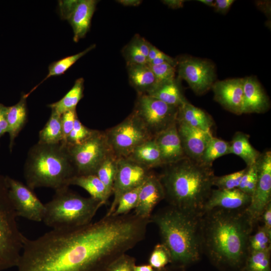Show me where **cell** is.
I'll return each instance as SVG.
<instances>
[{"instance_id":"1","label":"cell","mask_w":271,"mask_h":271,"mask_svg":"<svg viewBox=\"0 0 271 271\" xmlns=\"http://www.w3.org/2000/svg\"><path fill=\"white\" fill-rule=\"evenodd\" d=\"M150 223L133 213L104 215L82 227L25 236L18 271H106L145 239Z\"/></svg>"},{"instance_id":"2","label":"cell","mask_w":271,"mask_h":271,"mask_svg":"<svg viewBox=\"0 0 271 271\" xmlns=\"http://www.w3.org/2000/svg\"><path fill=\"white\" fill-rule=\"evenodd\" d=\"M255 225L246 210L215 208L203 213L202 253L220 271H243Z\"/></svg>"},{"instance_id":"3","label":"cell","mask_w":271,"mask_h":271,"mask_svg":"<svg viewBox=\"0 0 271 271\" xmlns=\"http://www.w3.org/2000/svg\"><path fill=\"white\" fill-rule=\"evenodd\" d=\"M202 214L169 205L152 213L150 222L157 226L161 243L170 253L171 265L185 268L200 259Z\"/></svg>"},{"instance_id":"4","label":"cell","mask_w":271,"mask_h":271,"mask_svg":"<svg viewBox=\"0 0 271 271\" xmlns=\"http://www.w3.org/2000/svg\"><path fill=\"white\" fill-rule=\"evenodd\" d=\"M212 165L186 157L166 165L159 176L169 205L179 209L202 213L213 186Z\"/></svg>"},{"instance_id":"5","label":"cell","mask_w":271,"mask_h":271,"mask_svg":"<svg viewBox=\"0 0 271 271\" xmlns=\"http://www.w3.org/2000/svg\"><path fill=\"white\" fill-rule=\"evenodd\" d=\"M26 185L32 190L50 188L55 191L69 187L76 175L66 144L37 143L28 152L24 168Z\"/></svg>"},{"instance_id":"6","label":"cell","mask_w":271,"mask_h":271,"mask_svg":"<svg viewBox=\"0 0 271 271\" xmlns=\"http://www.w3.org/2000/svg\"><path fill=\"white\" fill-rule=\"evenodd\" d=\"M101 203L91 197H84L65 188L55 191L45 204L44 223L52 229H69L92 222Z\"/></svg>"},{"instance_id":"7","label":"cell","mask_w":271,"mask_h":271,"mask_svg":"<svg viewBox=\"0 0 271 271\" xmlns=\"http://www.w3.org/2000/svg\"><path fill=\"white\" fill-rule=\"evenodd\" d=\"M17 217L7 177L0 174V271L17 267L21 257L25 236L19 229Z\"/></svg>"},{"instance_id":"8","label":"cell","mask_w":271,"mask_h":271,"mask_svg":"<svg viewBox=\"0 0 271 271\" xmlns=\"http://www.w3.org/2000/svg\"><path fill=\"white\" fill-rule=\"evenodd\" d=\"M76 175L95 174L103 163L114 154L106 132L93 130L83 142L76 145H66Z\"/></svg>"},{"instance_id":"9","label":"cell","mask_w":271,"mask_h":271,"mask_svg":"<svg viewBox=\"0 0 271 271\" xmlns=\"http://www.w3.org/2000/svg\"><path fill=\"white\" fill-rule=\"evenodd\" d=\"M106 132L109 144L117 158H126L142 143L154 139L133 112Z\"/></svg>"},{"instance_id":"10","label":"cell","mask_w":271,"mask_h":271,"mask_svg":"<svg viewBox=\"0 0 271 271\" xmlns=\"http://www.w3.org/2000/svg\"><path fill=\"white\" fill-rule=\"evenodd\" d=\"M178 108L147 94H140L133 113L154 137L177 122Z\"/></svg>"},{"instance_id":"11","label":"cell","mask_w":271,"mask_h":271,"mask_svg":"<svg viewBox=\"0 0 271 271\" xmlns=\"http://www.w3.org/2000/svg\"><path fill=\"white\" fill-rule=\"evenodd\" d=\"M178 78L185 80L197 95L211 89L215 79L213 64L208 60L191 56L177 60Z\"/></svg>"},{"instance_id":"12","label":"cell","mask_w":271,"mask_h":271,"mask_svg":"<svg viewBox=\"0 0 271 271\" xmlns=\"http://www.w3.org/2000/svg\"><path fill=\"white\" fill-rule=\"evenodd\" d=\"M6 177L9 196L17 216L35 222L43 221L45 204L38 198L34 190L18 180Z\"/></svg>"},{"instance_id":"13","label":"cell","mask_w":271,"mask_h":271,"mask_svg":"<svg viewBox=\"0 0 271 271\" xmlns=\"http://www.w3.org/2000/svg\"><path fill=\"white\" fill-rule=\"evenodd\" d=\"M258 178L251 202L246 211L253 223L260 221L267 205L271 202V152L260 155L257 161Z\"/></svg>"},{"instance_id":"14","label":"cell","mask_w":271,"mask_h":271,"mask_svg":"<svg viewBox=\"0 0 271 271\" xmlns=\"http://www.w3.org/2000/svg\"><path fill=\"white\" fill-rule=\"evenodd\" d=\"M148 171L127 158L118 159L117 172L112 189L113 199L105 216L112 215L124 193L144 183L150 173Z\"/></svg>"},{"instance_id":"15","label":"cell","mask_w":271,"mask_h":271,"mask_svg":"<svg viewBox=\"0 0 271 271\" xmlns=\"http://www.w3.org/2000/svg\"><path fill=\"white\" fill-rule=\"evenodd\" d=\"M97 2L95 0L59 1L61 17L71 25L75 42L83 38L89 31Z\"/></svg>"},{"instance_id":"16","label":"cell","mask_w":271,"mask_h":271,"mask_svg":"<svg viewBox=\"0 0 271 271\" xmlns=\"http://www.w3.org/2000/svg\"><path fill=\"white\" fill-rule=\"evenodd\" d=\"M211 89L215 100L223 108L236 115L243 114V78L214 82Z\"/></svg>"},{"instance_id":"17","label":"cell","mask_w":271,"mask_h":271,"mask_svg":"<svg viewBox=\"0 0 271 271\" xmlns=\"http://www.w3.org/2000/svg\"><path fill=\"white\" fill-rule=\"evenodd\" d=\"M165 198L159 176L150 173L142 185L133 213L141 218L150 220L156 205Z\"/></svg>"},{"instance_id":"18","label":"cell","mask_w":271,"mask_h":271,"mask_svg":"<svg viewBox=\"0 0 271 271\" xmlns=\"http://www.w3.org/2000/svg\"><path fill=\"white\" fill-rule=\"evenodd\" d=\"M178 134L186 157L200 162L208 144L213 137L211 131H205L177 121Z\"/></svg>"},{"instance_id":"19","label":"cell","mask_w":271,"mask_h":271,"mask_svg":"<svg viewBox=\"0 0 271 271\" xmlns=\"http://www.w3.org/2000/svg\"><path fill=\"white\" fill-rule=\"evenodd\" d=\"M251 198L250 196L238 188L212 189L204 205L202 213L215 208L230 210H246L250 203Z\"/></svg>"},{"instance_id":"20","label":"cell","mask_w":271,"mask_h":271,"mask_svg":"<svg viewBox=\"0 0 271 271\" xmlns=\"http://www.w3.org/2000/svg\"><path fill=\"white\" fill-rule=\"evenodd\" d=\"M159 149L163 165L175 163L186 158L178 134L177 122L154 138Z\"/></svg>"},{"instance_id":"21","label":"cell","mask_w":271,"mask_h":271,"mask_svg":"<svg viewBox=\"0 0 271 271\" xmlns=\"http://www.w3.org/2000/svg\"><path fill=\"white\" fill-rule=\"evenodd\" d=\"M243 113H263L269 107L268 97L253 76L243 78Z\"/></svg>"},{"instance_id":"22","label":"cell","mask_w":271,"mask_h":271,"mask_svg":"<svg viewBox=\"0 0 271 271\" xmlns=\"http://www.w3.org/2000/svg\"><path fill=\"white\" fill-rule=\"evenodd\" d=\"M131 85L140 94H148L158 86L159 83L148 64L127 65Z\"/></svg>"},{"instance_id":"23","label":"cell","mask_w":271,"mask_h":271,"mask_svg":"<svg viewBox=\"0 0 271 271\" xmlns=\"http://www.w3.org/2000/svg\"><path fill=\"white\" fill-rule=\"evenodd\" d=\"M177 121L205 131H211L214 123L210 115L187 100L178 107Z\"/></svg>"},{"instance_id":"24","label":"cell","mask_w":271,"mask_h":271,"mask_svg":"<svg viewBox=\"0 0 271 271\" xmlns=\"http://www.w3.org/2000/svg\"><path fill=\"white\" fill-rule=\"evenodd\" d=\"M27 94H23L16 104L7 106L8 132L10 137L9 149L12 151L15 140L25 125L27 120Z\"/></svg>"},{"instance_id":"25","label":"cell","mask_w":271,"mask_h":271,"mask_svg":"<svg viewBox=\"0 0 271 271\" xmlns=\"http://www.w3.org/2000/svg\"><path fill=\"white\" fill-rule=\"evenodd\" d=\"M125 158L148 170L163 166L159 149L154 139L138 146Z\"/></svg>"},{"instance_id":"26","label":"cell","mask_w":271,"mask_h":271,"mask_svg":"<svg viewBox=\"0 0 271 271\" xmlns=\"http://www.w3.org/2000/svg\"><path fill=\"white\" fill-rule=\"evenodd\" d=\"M230 154H234L241 158L247 167L257 162L260 153L250 144L249 136L240 131L236 132L230 142Z\"/></svg>"},{"instance_id":"27","label":"cell","mask_w":271,"mask_h":271,"mask_svg":"<svg viewBox=\"0 0 271 271\" xmlns=\"http://www.w3.org/2000/svg\"><path fill=\"white\" fill-rule=\"evenodd\" d=\"M76 185L85 190L90 197L104 205L108 201L105 188L95 174L75 175L69 182V186Z\"/></svg>"},{"instance_id":"28","label":"cell","mask_w":271,"mask_h":271,"mask_svg":"<svg viewBox=\"0 0 271 271\" xmlns=\"http://www.w3.org/2000/svg\"><path fill=\"white\" fill-rule=\"evenodd\" d=\"M147 95L177 107L187 101L175 79L159 85Z\"/></svg>"},{"instance_id":"29","label":"cell","mask_w":271,"mask_h":271,"mask_svg":"<svg viewBox=\"0 0 271 271\" xmlns=\"http://www.w3.org/2000/svg\"><path fill=\"white\" fill-rule=\"evenodd\" d=\"M84 79L76 80L72 88L59 101L48 106L61 115L68 111L75 110L76 107L83 96Z\"/></svg>"},{"instance_id":"30","label":"cell","mask_w":271,"mask_h":271,"mask_svg":"<svg viewBox=\"0 0 271 271\" xmlns=\"http://www.w3.org/2000/svg\"><path fill=\"white\" fill-rule=\"evenodd\" d=\"M63 140L61 115L51 110L48 120L39 132L38 143L53 145L59 144Z\"/></svg>"},{"instance_id":"31","label":"cell","mask_w":271,"mask_h":271,"mask_svg":"<svg viewBox=\"0 0 271 271\" xmlns=\"http://www.w3.org/2000/svg\"><path fill=\"white\" fill-rule=\"evenodd\" d=\"M118 159L114 154L108 157L97 170L95 175L104 185L107 200L111 193L117 169Z\"/></svg>"},{"instance_id":"32","label":"cell","mask_w":271,"mask_h":271,"mask_svg":"<svg viewBox=\"0 0 271 271\" xmlns=\"http://www.w3.org/2000/svg\"><path fill=\"white\" fill-rule=\"evenodd\" d=\"M95 44L90 45L82 52L73 55L62 58L51 63L48 68V73L46 77L36 86L34 87L29 93V95L42 83L52 76H59L64 74L77 60L89 51L95 48Z\"/></svg>"},{"instance_id":"33","label":"cell","mask_w":271,"mask_h":271,"mask_svg":"<svg viewBox=\"0 0 271 271\" xmlns=\"http://www.w3.org/2000/svg\"><path fill=\"white\" fill-rule=\"evenodd\" d=\"M230 142L213 137L200 160V163L207 165H212L217 158L230 154Z\"/></svg>"},{"instance_id":"34","label":"cell","mask_w":271,"mask_h":271,"mask_svg":"<svg viewBox=\"0 0 271 271\" xmlns=\"http://www.w3.org/2000/svg\"><path fill=\"white\" fill-rule=\"evenodd\" d=\"M271 249L249 252L243 271H271Z\"/></svg>"},{"instance_id":"35","label":"cell","mask_w":271,"mask_h":271,"mask_svg":"<svg viewBox=\"0 0 271 271\" xmlns=\"http://www.w3.org/2000/svg\"><path fill=\"white\" fill-rule=\"evenodd\" d=\"M142 184L124 193L120 197L114 211L111 215H125L129 213L131 210H134L138 203L139 195Z\"/></svg>"},{"instance_id":"36","label":"cell","mask_w":271,"mask_h":271,"mask_svg":"<svg viewBox=\"0 0 271 271\" xmlns=\"http://www.w3.org/2000/svg\"><path fill=\"white\" fill-rule=\"evenodd\" d=\"M248 246L249 252L271 249V233L262 225H258L249 237Z\"/></svg>"},{"instance_id":"37","label":"cell","mask_w":271,"mask_h":271,"mask_svg":"<svg viewBox=\"0 0 271 271\" xmlns=\"http://www.w3.org/2000/svg\"><path fill=\"white\" fill-rule=\"evenodd\" d=\"M171 264V256L166 247L162 243L157 244L150 255L149 264L155 269L159 270Z\"/></svg>"},{"instance_id":"38","label":"cell","mask_w":271,"mask_h":271,"mask_svg":"<svg viewBox=\"0 0 271 271\" xmlns=\"http://www.w3.org/2000/svg\"><path fill=\"white\" fill-rule=\"evenodd\" d=\"M246 169V168L240 171L222 176H215L213 179V186H215L218 189L223 190L238 188Z\"/></svg>"},{"instance_id":"39","label":"cell","mask_w":271,"mask_h":271,"mask_svg":"<svg viewBox=\"0 0 271 271\" xmlns=\"http://www.w3.org/2000/svg\"><path fill=\"white\" fill-rule=\"evenodd\" d=\"M258 178V169L256 164L246 167L238 189L248 195H252Z\"/></svg>"},{"instance_id":"40","label":"cell","mask_w":271,"mask_h":271,"mask_svg":"<svg viewBox=\"0 0 271 271\" xmlns=\"http://www.w3.org/2000/svg\"><path fill=\"white\" fill-rule=\"evenodd\" d=\"M93 131V129H89L84 126L77 117L73 127L67 138L66 145L80 144L88 138Z\"/></svg>"},{"instance_id":"41","label":"cell","mask_w":271,"mask_h":271,"mask_svg":"<svg viewBox=\"0 0 271 271\" xmlns=\"http://www.w3.org/2000/svg\"><path fill=\"white\" fill-rule=\"evenodd\" d=\"M149 65L157 79L159 85L175 79L176 67L168 63Z\"/></svg>"},{"instance_id":"42","label":"cell","mask_w":271,"mask_h":271,"mask_svg":"<svg viewBox=\"0 0 271 271\" xmlns=\"http://www.w3.org/2000/svg\"><path fill=\"white\" fill-rule=\"evenodd\" d=\"M122 51L127 65L148 64L147 58L140 52L132 41L124 48Z\"/></svg>"},{"instance_id":"43","label":"cell","mask_w":271,"mask_h":271,"mask_svg":"<svg viewBox=\"0 0 271 271\" xmlns=\"http://www.w3.org/2000/svg\"><path fill=\"white\" fill-rule=\"evenodd\" d=\"M136 262L134 257L126 253L112 261L106 271H133Z\"/></svg>"},{"instance_id":"44","label":"cell","mask_w":271,"mask_h":271,"mask_svg":"<svg viewBox=\"0 0 271 271\" xmlns=\"http://www.w3.org/2000/svg\"><path fill=\"white\" fill-rule=\"evenodd\" d=\"M77 117L76 109L68 111L61 115V121L63 136L62 143L66 144L67 138L72 130L75 120Z\"/></svg>"},{"instance_id":"45","label":"cell","mask_w":271,"mask_h":271,"mask_svg":"<svg viewBox=\"0 0 271 271\" xmlns=\"http://www.w3.org/2000/svg\"><path fill=\"white\" fill-rule=\"evenodd\" d=\"M132 41L140 52L147 58L151 44L148 42L145 38L141 37L138 35H135Z\"/></svg>"},{"instance_id":"46","label":"cell","mask_w":271,"mask_h":271,"mask_svg":"<svg viewBox=\"0 0 271 271\" xmlns=\"http://www.w3.org/2000/svg\"><path fill=\"white\" fill-rule=\"evenodd\" d=\"M164 63H168L175 67H176L177 61V60L174 59L172 57L162 52L157 57L148 64L150 65H156Z\"/></svg>"},{"instance_id":"47","label":"cell","mask_w":271,"mask_h":271,"mask_svg":"<svg viewBox=\"0 0 271 271\" xmlns=\"http://www.w3.org/2000/svg\"><path fill=\"white\" fill-rule=\"evenodd\" d=\"M7 113V106L0 103V139L6 132H8Z\"/></svg>"},{"instance_id":"48","label":"cell","mask_w":271,"mask_h":271,"mask_svg":"<svg viewBox=\"0 0 271 271\" xmlns=\"http://www.w3.org/2000/svg\"><path fill=\"white\" fill-rule=\"evenodd\" d=\"M234 0H216L213 8L217 13L225 14L229 11Z\"/></svg>"},{"instance_id":"49","label":"cell","mask_w":271,"mask_h":271,"mask_svg":"<svg viewBox=\"0 0 271 271\" xmlns=\"http://www.w3.org/2000/svg\"><path fill=\"white\" fill-rule=\"evenodd\" d=\"M260 221L262 222V225L271 233V202L267 205L263 211Z\"/></svg>"},{"instance_id":"50","label":"cell","mask_w":271,"mask_h":271,"mask_svg":"<svg viewBox=\"0 0 271 271\" xmlns=\"http://www.w3.org/2000/svg\"><path fill=\"white\" fill-rule=\"evenodd\" d=\"M169 8L176 9L182 8L185 1L184 0H164L162 1Z\"/></svg>"},{"instance_id":"51","label":"cell","mask_w":271,"mask_h":271,"mask_svg":"<svg viewBox=\"0 0 271 271\" xmlns=\"http://www.w3.org/2000/svg\"><path fill=\"white\" fill-rule=\"evenodd\" d=\"M161 52L162 51L161 50L158 49L155 46L151 44L147 58L148 63H150L155 58L157 57Z\"/></svg>"},{"instance_id":"52","label":"cell","mask_w":271,"mask_h":271,"mask_svg":"<svg viewBox=\"0 0 271 271\" xmlns=\"http://www.w3.org/2000/svg\"><path fill=\"white\" fill-rule=\"evenodd\" d=\"M118 3L124 6L137 7L139 6L142 2L140 0H119L116 1Z\"/></svg>"},{"instance_id":"53","label":"cell","mask_w":271,"mask_h":271,"mask_svg":"<svg viewBox=\"0 0 271 271\" xmlns=\"http://www.w3.org/2000/svg\"><path fill=\"white\" fill-rule=\"evenodd\" d=\"M133 271H156L151 265L148 264H143L134 266Z\"/></svg>"},{"instance_id":"54","label":"cell","mask_w":271,"mask_h":271,"mask_svg":"<svg viewBox=\"0 0 271 271\" xmlns=\"http://www.w3.org/2000/svg\"><path fill=\"white\" fill-rule=\"evenodd\" d=\"M156 271H185V268L171 265Z\"/></svg>"},{"instance_id":"55","label":"cell","mask_w":271,"mask_h":271,"mask_svg":"<svg viewBox=\"0 0 271 271\" xmlns=\"http://www.w3.org/2000/svg\"><path fill=\"white\" fill-rule=\"evenodd\" d=\"M198 2L211 7H213L214 1L213 0H198Z\"/></svg>"}]
</instances>
